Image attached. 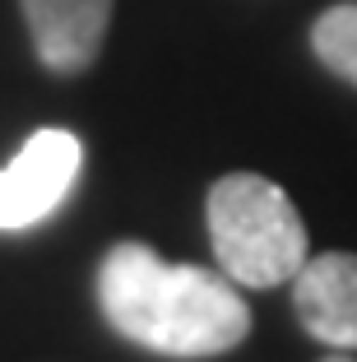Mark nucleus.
Listing matches in <instances>:
<instances>
[{"label":"nucleus","instance_id":"obj_5","mask_svg":"<svg viewBox=\"0 0 357 362\" xmlns=\"http://www.w3.org/2000/svg\"><path fill=\"white\" fill-rule=\"evenodd\" d=\"M19 5L33 52L42 56L47 70L74 75L98 61L112 23V0H19Z\"/></svg>","mask_w":357,"mask_h":362},{"label":"nucleus","instance_id":"obj_3","mask_svg":"<svg viewBox=\"0 0 357 362\" xmlns=\"http://www.w3.org/2000/svg\"><path fill=\"white\" fill-rule=\"evenodd\" d=\"M84 163V144L70 130H37L0 172V233H23L65 204Z\"/></svg>","mask_w":357,"mask_h":362},{"label":"nucleus","instance_id":"obj_1","mask_svg":"<svg viewBox=\"0 0 357 362\" xmlns=\"http://www.w3.org/2000/svg\"><path fill=\"white\" fill-rule=\"evenodd\" d=\"M98 302L112 330L163 358H218L251 334V307L228 274L168 265L144 242H121L103 256Z\"/></svg>","mask_w":357,"mask_h":362},{"label":"nucleus","instance_id":"obj_7","mask_svg":"<svg viewBox=\"0 0 357 362\" xmlns=\"http://www.w3.org/2000/svg\"><path fill=\"white\" fill-rule=\"evenodd\" d=\"M325 362H353V358H348V353H329Z\"/></svg>","mask_w":357,"mask_h":362},{"label":"nucleus","instance_id":"obj_2","mask_svg":"<svg viewBox=\"0 0 357 362\" xmlns=\"http://www.w3.org/2000/svg\"><path fill=\"white\" fill-rule=\"evenodd\" d=\"M209 242L237 288L293 284L306 265V223L283 186L260 172H228L209 191Z\"/></svg>","mask_w":357,"mask_h":362},{"label":"nucleus","instance_id":"obj_6","mask_svg":"<svg viewBox=\"0 0 357 362\" xmlns=\"http://www.w3.org/2000/svg\"><path fill=\"white\" fill-rule=\"evenodd\" d=\"M311 47L325 70L357 84V0H344V5H334V10H325L315 19Z\"/></svg>","mask_w":357,"mask_h":362},{"label":"nucleus","instance_id":"obj_4","mask_svg":"<svg viewBox=\"0 0 357 362\" xmlns=\"http://www.w3.org/2000/svg\"><path fill=\"white\" fill-rule=\"evenodd\" d=\"M293 307L306 334L329 349H357V256L325 251L311 256L293 279Z\"/></svg>","mask_w":357,"mask_h":362}]
</instances>
